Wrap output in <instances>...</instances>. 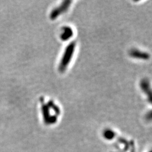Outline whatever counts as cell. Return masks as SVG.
<instances>
[{"label":"cell","instance_id":"obj_1","mask_svg":"<svg viewBox=\"0 0 152 152\" xmlns=\"http://www.w3.org/2000/svg\"><path fill=\"white\" fill-rule=\"evenodd\" d=\"M42 113L44 123L47 125H52L57 122L61 111L60 108L53 101L50 100L47 104H42Z\"/></svg>","mask_w":152,"mask_h":152},{"label":"cell","instance_id":"obj_2","mask_svg":"<svg viewBox=\"0 0 152 152\" xmlns=\"http://www.w3.org/2000/svg\"><path fill=\"white\" fill-rule=\"evenodd\" d=\"M76 45V41H72L66 47L58 66L60 73H64L68 68L74 55Z\"/></svg>","mask_w":152,"mask_h":152},{"label":"cell","instance_id":"obj_3","mask_svg":"<svg viewBox=\"0 0 152 152\" xmlns=\"http://www.w3.org/2000/svg\"><path fill=\"white\" fill-rule=\"evenodd\" d=\"M72 3L71 1H64L59 6L54 8L51 12L50 18L52 21L56 19L61 15L65 13L69 9Z\"/></svg>","mask_w":152,"mask_h":152},{"label":"cell","instance_id":"obj_4","mask_svg":"<svg viewBox=\"0 0 152 152\" xmlns=\"http://www.w3.org/2000/svg\"><path fill=\"white\" fill-rule=\"evenodd\" d=\"M129 55L132 58L141 60H148L150 58L148 53L136 48L131 49L129 52Z\"/></svg>","mask_w":152,"mask_h":152},{"label":"cell","instance_id":"obj_5","mask_svg":"<svg viewBox=\"0 0 152 152\" xmlns=\"http://www.w3.org/2000/svg\"><path fill=\"white\" fill-rule=\"evenodd\" d=\"M140 88L143 92L146 95L147 98L150 103H151L152 99V92L151 88V85L149 80L147 78H144L141 80L140 82Z\"/></svg>","mask_w":152,"mask_h":152},{"label":"cell","instance_id":"obj_6","mask_svg":"<svg viewBox=\"0 0 152 152\" xmlns=\"http://www.w3.org/2000/svg\"><path fill=\"white\" fill-rule=\"evenodd\" d=\"M73 35V31L70 27H64L62 29L61 34H60V38L62 41H66L69 40Z\"/></svg>","mask_w":152,"mask_h":152},{"label":"cell","instance_id":"obj_7","mask_svg":"<svg viewBox=\"0 0 152 152\" xmlns=\"http://www.w3.org/2000/svg\"></svg>","mask_w":152,"mask_h":152}]
</instances>
